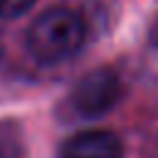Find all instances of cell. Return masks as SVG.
Instances as JSON below:
<instances>
[{"instance_id":"1","label":"cell","mask_w":158,"mask_h":158,"mask_svg":"<svg viewBox=\"0 0 158 158\" xmlns=\"http://www.w3.org/2000/svg\"><path fill=\"white\" fill-rule=\"evenodd\" d=\"M86 40V22L77 10L49 7L27 27V49L42 64H57L74 57Z\"/></svg>"},{"instance_id":"2","label":"cell","mask_w":158,"mask_h":158,"mask_svg":"<svg viewBox=\"0 0 158 158\" xmlns=\"http://www.w3.org/2000/svg\"><path fill=\"white\" fill-rule=\"evenodd\" d=\"M121 77L116 69L111 67H96L91 72H86L72 89V109L86 118L101 116L109 109L116 106V101L121 99Z\"/></svg>"},{"instance_id":"3","label":"cell","mask_w":158,"mask_h":158,"mask_svg":"<svg viewBox=\"0 0 158 158\" xmlns=\"http://www.w3.org/2000/svg\"><path fill=\"white\" fill-rule=\"evenodd\" d=\"M62 158H123V143L114 131H81L64 141Z\"/></svg>"},{"instance_id":"4","label":"cell","mask_w":158,"mask_h":158,"mask_svg":"<svg viewBox=\"0 0 158 158\" xmlns=\"http://www.w3.org/2000/svg\"><path fill=\"white\" fill-rule=\"evenodd\" d=\"M32 5H35V0H0V17L2 20H17Z\"/></svg>"},{"instance_id":"5","label":"cell","mask_w":158,"mask_h":158,"mask_svg":"<svg viewBox=\"0 0 158 158\" xmlns=\"http://www.w3.org/2000/svg\"><path fill=\"white\" fill-rule=\"evenodd\" d=\"M148 42L153 47H158V12H156V17H153V22L148 27Z\"/></svg>"}]
</instances>
